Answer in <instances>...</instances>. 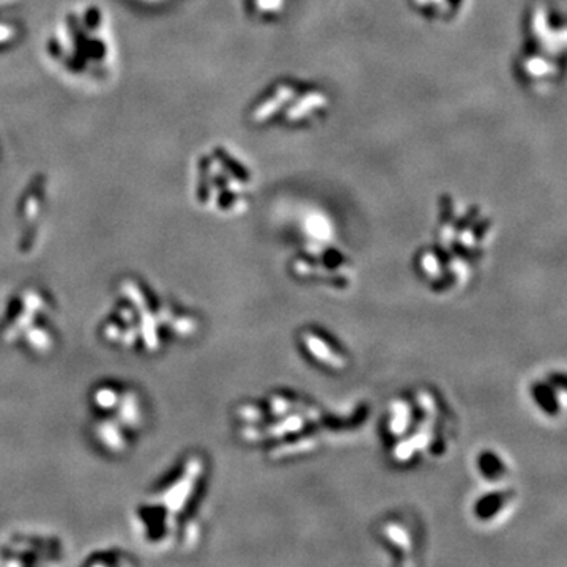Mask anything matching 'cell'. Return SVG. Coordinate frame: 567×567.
Segmentation results:
<instances>
[{"mask_svg": "<svg viewBox=\"0 0 567 567\" xmlns=\"http://www.w3.org/2000/svg\"><path fill=\"white\" fill-rule=\"evenodd\" d=\"M41 59L58 80L74 91H107L121 69L111 11L99 0H78L65 7L44 33Z\"/></svg>", "mask_w": 567, "mask_h": 567, "instance_id": "obj_1", "label": "cell"}, {"mask_svg": "<svg viewBox=\"0 0 567 567\" xmlns=\"http://www.w3.org/2000/svg\"><path fill=\"white\" fill-rule=\"evenodd\" d=\"M205 476L204 458L192 454L174 465L137 503L133 514L134 532L145 546L167 550L193 543V536L197 535L194 520L203 498Z\"/></svg>", "mask_w": 567, "mask_h": 567, "instance_id": "obj_2", "label": "cell"}, {"mask_svg": "<svg viewBox=\"0 0 567 567\" xmlns=\"http://www.w3.org/2000/svg\"><path fill=\"white\" fill-rule=\"evenodd\" d=\"M514 76L529 95L548 99L567 84V7L532 0L522 17Z\"/></svg>", "mask_w": 567, "mask_h": 567, "instance_id": "obj_3", "label": "cell"}, {"mask_svg": "<svg viewBox=\"0 0 567 567\" xmlns=\"http://www.w3.org/2000/svg\"><path fill=\"white\" fill-rule=\"evenodd\" d=\"M256 183L251 162L224 142L200 148L189 171L193 203L221 218L244 215L251 207Z\"/></svg>", "mask_w": 567, "mask_h": 567, "instance_id": "obj_4", "label": "cell"}, {"mask_svg": "<svg viewBox=\"0 0 567 567\" xmlns=\"http://www.w3.org/2000/svg\"><path fill=\"white\" fill-rule=\"evenodd\" d=\"M333 110V96L324 85L301 76H278L257 93L246 110L254 128L305 132L322 125Z\"/></svg>", "mask_w": 567, "mask_h": 567, "instance_id": "obj_5", "label": "cell"}, {"mask_svg": "<svg viewBox=\"0 0 567 567\" xmlns=\"http://www.w3.org/2000/svg\"><path fill=\"white\" fill-rule=\"evenodd\" d=\"M91 439L110 456H125L140 442L147 425V405L136 386L106 380L87 395Z\"/></svg>", "mask_w": 567, "mask_h": 567, "instance_id": "obj_6", "label": "cell"}, {"mask_svg": "<svg viewBox=\"0 0 567 567\" xmlns=\"http://www.w3.org/2000/svg\"><path fill=\"white\" fill-rule=\"evenodd\" d=\"M496 235L495 216L486 205L445 193L436 200L434 241L462 262L480 270Z\"/></svg>", "mask_w": 567, "mask_h": 567, "instance_id": "obj_7", "label": "cell"}, {"mask_svg": "<svg viewBox=\"0 0 567 567\" xmlns=\"http://www.w3.org/2000/svg\"><path fill=\"white\" fill-rule=\"evenodd\" d=\"M58 305L39 286H24L11 295L0 320V338L32 357L50 354L58 346Z\"/></svg>", "mask_w": 567, "mask_h": 567, "instance_id": "obj_8", "label": "cell"}, {"mask_svg": "<svg viewBox=\"0 0 567 567\" xmlns=\"http://www.w3.org/2000/svg\"><path fill=\"white\" fill-rule=\"evenodd\" d=\"M52 181L43 171L29 175L18 196L17 226L22 251H32L41 241L44 226L50 219Z\"/></svg>", "mask_w": 567, "mask_h": 567, "instance_id": "obj_9", "label": "cell"}, {"mask_svg": "<svg viewBox=\"0 0 567 567\" xmlns=\"http://www.w3.org/2000/svg\"><path fill=\"white\" fill-rule=\"evenodd\" d=\"M528 404L544 421L557 423L567 416V368H551L533 377L527 386Z\"/></svg>", "mask_w": 567, "mask_h": 567, "instance_id": "obj_10", "label": "cell"}, {"mask_svg": "<svg viewBox=\"0 0 567 567\" xmlns=\"http://www.w3.org/2000/svg\"><path fill=\"white\" fill-rule=\"evenodd\" d=\"M298 346L308 360L330 372H342L349 368L350 357L338 339L319 327H306L298 334Z\"/></svg>", "mask_w": 567, "mask_h": 567, "instance_id": "obj_11", "label": "cell"}, {"mask_svg": "<svg viewBox=\"0 0 567 567\" xmlns=\"http://www.w3.org/2000/svg\"><path fill=\"white\" fill-rule=\"evenodd\" d=\"M518 505L517 487L505 484V486H488L487 491L477 495L472 506V516L480 527L494 528L505 524L507 518L513 517Z\"/></svg>", "mask_w": 567, "mask_h": 567, "instance_id": "obj_12", "label": "cell"}, {"mask_svg": "<svg viewBox=\"0 0 567 567\" xmlns=\"http://www.w3.org/2000/svg\"><path fill=\"white\" fill-rule=\"evenodd\" d=\"M472 0H406L420 20L432 25H453L468 11Z\"/></svg>", "mask_w": 567, "mask_h": 567, "instance_id": "obj_13", "label": "cell"}, {"mask_svg": "<svg viewBox=\"0 0 567 567\" xmlns=\"http://www.w3.org/2000/svg\"><path fill=\"white\" fill-rule=\"evenodd\" d=\"M476 475L488 486H505L511 483L514 466L505 453L495 447H484L475 456Z\"/></svg>", "mask_w": 567, "mask_h": 567, "instance_id": "obj_14", "label": "cell"}, {"mask_svg": "<svg viewBox=\"0 0 567 567\" xmlns=\"http://www.w3.org/2000/svg\"><path fill=\"white\" fill-rule=\"evenodd\" d=\"M293 2L295 0H244V7L254 21L271 24L281 21L292 9Z\"/></svg>", "mask_w": 567, "mask_h": 567, "instance_id": "obj_15", "label": "cell"}, {"mask_svg": "<svg viewBox=\"0 0 567 567\" xmlns=\"http://www.w3.org/2000/svg\"><path fill=\"white\" fill-rule=\"evenodd\" d=\"M380 536L385 540L386 546L394 551L395 557H406L413 551V539L409 527L398 520H388L380 527Z\"/></svg>", "mask_w": 567, "mask_h": 567, "instance_id": "obj_16", "label": "cell"}, {"mask_svg": "<svg viewBox=\"0 0 567 567\" xmlns=\"http://www.w3.org/2000/svg\"><path fill=\"white\" fill-rule=\"evenodd\" d=\"M25 25L20 18L9 13H0V55L20 47L24 40Z\"/></svg>", "mask_w": 567, "mask_h": 567, "instance_id": "obj_17", "label": "cell"}, {"mask_svg": "<svg viewBox=\"0 0 567 567\" xmlns=\"http://www.w3.org/2000/svg\"><path fill=\"white\" fill-rule=\"evenodd\" d=\"M122 2L128 3V6L133 7V9L152 11L171 6V3H174L175 0H122Z\"/></svg>", "mask_w": 567, "mask_h": 567, "instance_id": "obj_18", "label": "cell"}]
</instances>
